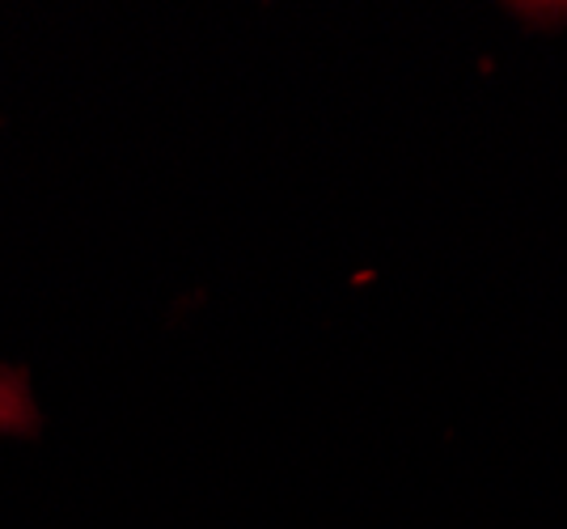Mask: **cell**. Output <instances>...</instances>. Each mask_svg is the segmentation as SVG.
Returning <instances> with one entry per match:
<instances>
[{
  "mask_svg": "<svg viewBox=\"0 0 567 529\" xmlns=\"http://www.w3.org/2000/svg\"><path fill=\"white\" fill-rule=\"evenodd\" d=\"M39 407L30 398L22 369H0V433H34Z\"/></svg>",
  "mask_w": 567,
  "mask_h": 529,
  "instance_id": "cell-1",
  "label": "cell"
}]
</instances>
